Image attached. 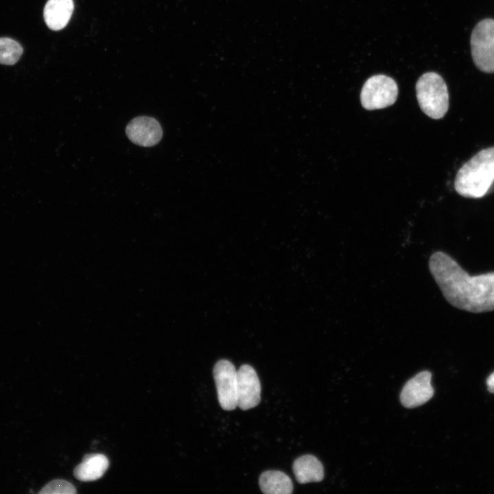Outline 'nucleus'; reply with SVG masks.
<instances>
[{
	"label": "nucleus",
	"mask_w": 494,
	"mask_h": 494,
	"mask_svg": "<svg viewBox=\"0 0 494 494\" xmlns=\"http://www.w3.org/2000/svg\"><path fill=\"white\" fill-rule=\"evenodd\" d=\"M292 469L296 480L301 484L320 482L324 478L323 466L313 455L298 457L294 462Z\"/></svg>",
	"instance_id": "12"
},
{
	"label": "nucleus",
	"mask_w": 494,
	"mask_h": 494,
	"mask_svg": "<svg viewBox=\"0 0 494 494\" xmlns=\"http://www.w3.org/2000/svg\"><path fill=\"white\" fill-rule=\"evenodd\" d=\"M73 9V0H48L43 10L47 26L54 31L63 29L69 23Z\"/></svg>",
	"instance_id": "10"
},
{
	"label": "nucleus",
	"mask_w": 494,
	"mask_h": 494,
	"mask_svg": "<svg viewBox=\"0 0 494 494\" xmlns=\"http://www.w3.org/2000/svg\"><path fill=\"white\" fill-rule=\"evenodd\" d=\"M456 191L466 198H480L494 189V147L478 152L458 170Z\"/></svg>",
	"instance_id": "2"
},
{
	"label": "nucleus",
	"mask_w": 494,
	"mask_h": 494,
	"mask_svg": "<svg viewBox=\"0 0 494 494\" xmlns=\"http://www.w3.org/2000/svg\"><path fill=\"white\" fill-rule=\"evenodd\" d=\"M261 401V385L255 370L243 364L237 370V405L243 410L257 406Z\"/></svg>",
	"instance_id": "7"
},
{
	"label": "nucleus",
	"mask_w": 494,
	"mask_h": 494,
	"mask_svg": "<svg viewBox=\"0 0 494 494\" xmlns=\"http://www.w3.org/2000/svg\"><path fill=\"white\" fill-rule=\"evenodd\" d=\"M129 139L140 146L150 147L157 144L163 136L161 125L153 117L139 116L132 119L126 126Z\"/></svg>",
	"instance_id": "9"
},
{
	"label": "nucleus",
	"mask_w": 494,
	"mask_h": 494,
	"mask_svg": "<svg viewBox=\"0 0 494 494\" xmlns=\"http://www.w3.org/2000/svg\"><path fill=\"white\" fill-rule=\"evenodd\" d=\"M109 465L108 458L103 454H86L82 462L73 471L75 478L81 481H93L100 478Z\"/></svg>",
	"instance_id": "11"
},
{
	"label": "nucleus",
	"mask_w": 494,
	"mask_h": 494,
	"mask_svg": "<svg viewBox=\"0 0 494 494\" xmlns=\"http://www.w3.org/2000/svg\"><path fill=\"white\" fill-rule=\"evenodd\" d=\"M75 486L64 480H54L46 484L39 492L43 494H73Z\"/></svg>",
	"instance_id": "15"
},
{
	"label": "nucleus",
	"mask_w": 494,
	"mask_h": 494,
	"mask_svg": "<svg viewBox=\"0 0 494 494\" xmlns=\"http://www.w3.org/2000/svg\"><path fill=\"white\" fill-rule=\"evenodd\" d=\"M23 52V47L17 41L10 38H0V64H14L19 60Z\"/></svg>",
	"instance_id": "14"
},
{
	"label": "nucleus",
	"mask_w": 494,
	"mask_h": 494,
	"mask_svg": "<svg viewBox=\"0 0 494 494\" xmlns=\"http://www.w3.org/2000/svg\"><path fill=\"white\" fill-rule=\"evenodd\" d=\"M486 384L488 390L490 392L494 393V373H493L487 379Z\"/></svg>",
	"instance_id": "16"
},
{
	"label": "nucleus",
	"mask_w": 494,
	"mask_h": 494,
	"mask_svg": "<svg viewBox=\"0 0 494 494\" xmlns=\"http://www.w3.org/2000/svg\"><path fill=\"white\" fill-rule=\"evenodd\" d=\"M398 95L396 82L385 75H375L368 78L362 86L360 101L369 110L381 109L392 105Z\"/></svg>",
	"instance_id": "5"
},
{
	"label": "nucleus",
	"mask_w": 494,
	"mask_h": 494,
	"mask_svg": "<svg viewBox=\"0 0 494 494\" xmlns=\"http://www.w3.org/2000/svg\"><path fill=\"white\" fill-rule=\"evenodd\" d=\"M416 97L422 111L428 117L443 118L449 108V93L443 78L436 72L423 74L416 84Z\"/></svg>",
	"instance_id": "3"
},
{
	"label": "nucleus",
	"mask_w": 494,
	"mask_h": 494,
	"mask_svg": "<svg viewBox=\"0 0 494 494\" xmlns=\"http://www.w3.org/2000/svg\"><path fill=\"white\" fill-rule=\"evenodd\" d=\"M431 378L432 373L425 370L408 380L400 394L402 405L408 408H413L428 401L434 392L431 385Z\"/></svg>",
	"instance_id": "8"
},
{
	"label": "nucleus",
	"mask_w": 494,
	"mask_h": 494,
	"mask_svg": "<svg viewBox=\"0 0 494 494\" xmlns=\"http://www.w3.org/2000/svg\"><path fill=\"white\" fill-rule=\"evenodd\" d=\"M259 484L266 494H290L293 491L291 479L282 471L269 470L262 473Z\"/></svg>",
	"instance_id": "13"
},
{
	"label": "nucleus",
	"mask_w": 494,
	"mask_h": 494,
	"mask_svg": "<svg viewBox=\"0 0 494 494\" xmlns=\"http://www.w3.org/2000/svg\"><path fill=\"white\" fill-rule=\"evenodd\" d=\"M213 377L218 401L222 409L233 410L237 405V370L227 360H220L214 366Z\"/></svg>",
	"instance_id": "6"
},
{
	"label": "nucleus",
	"mask_w": 494,
	"mask_h": 494,
	"mask_svg": "<svg viewBox=\"0 0 494 494\" xmlns=\"http://www.w3.org/2000/svg\"><path fill=\"white\" fill-rule=\"evenodd\" d=\"M429 268L445 298L454 307L473 313L494 310V272L470 276L441 251L431 255Z\"/></svg>",
	"instance_id": "1"
},
{
	"label": "nucleus",
	"mask_w": 494,
	"mask_h": 494,
	"mask_svg": "<svg viewBox=\"0 0 494 494\" xmlns=\"http://www.w3.org/2000/svg\"><path fill=\"white\" fill-rule=\"evenodd\" d=\"M471 56L480 71L494 73V19H484L474 27L471 35Z\"/></svg>",
	"instance_id": "4"
}]
</instances>
